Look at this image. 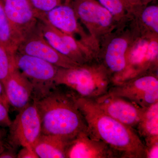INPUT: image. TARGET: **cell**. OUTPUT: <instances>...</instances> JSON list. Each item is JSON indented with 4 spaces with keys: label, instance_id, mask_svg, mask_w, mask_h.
<instances>
[{
    "label": "cell",
    "instance_id": "obj_24",
    "mask_svg": "<svg viewBox=\"0 0 158 158\" xmlns=\"http://www.w3.org/2000/svg\"><path fill=\"white\" fill-rule=\"evenodd\" d=\"M16 158H39L33 147L31 146L22 147V148L17 153Z\"/></svg>",
    "mask_w": 158,
    "mask_h": 158
},
{
    "label": "cell",
    "instance_id": "obj_5",
    "mask_svg": "<svg viewBox=\"0 0 158 158\" xmlns=\"http://www.w3.org/2000/svg\"><path fill=\"white\" fill-rule=\"evenodd\" d=\"M18 112L8 127V145L14 148L33 147L42 134L41 118L36 102L33 99V102Z\"/></svg>",
    "mask_w": 158,
    "mask_h": 158
},
{
    "label": "cell",
    "instance_id": "obj_26",
    "mask_svg": "<svg viewBox=\"0 0 158 158\" xmlns=\"http://www.w3.org/2000/svg\"><path fill=\"white\" fill-rule=\"evenodd\" d=\"M14 148L9 145L7 147L5 144V148L0 154V158H16L17 153Z\"/></svg>",
    "mask_w": 158,
    "mask_h": 158
},
{
    "label": "cell",
    "instance_id": "obj_1",
    "mask_svg": "<svg viewBox=\"0 0 158 158\" xmlns=\"http://www.w3.org/2000/svg\"><path fill=\"white\" fill-rule=\"evenodd\" d=\"M75 95L89 131L106 143L116 158H145V145L135 130L106 114L93 99Z\"/></svg>",
    "mask_w": 158,
    "mask_h": 158
},
{
    "label": "cell",
    "instance_id": "obj_25",
    "mask_svg": "<svg viewBox=\"0 0 158 158\" xmlns=\"http://www.w3.org/2000/svg\"><path fill=\"white\" fill-rule=\"evenodd\" d=\"M145 158H158V142L145 146Z\"/></svg>",
    "mask_w": 158,
    "mask_h": 158
},
{
    "label": "cell",
    "instance_id": "obj_18",
    "mask_svg": "<svg viewBox=\"0 0 158 158\" xmlns=\"http://www.w3.org/2000/svg\"><path fill=\"white\" fill-rule=\"evenodd\" d=\"M15 68L14 59L0 44V81L3 85L11 72Z\"/></svg>",
    "mask_w": 158,
    "mask_h": 158
},
{
    "label": "cell",
    "instance_id": "obj_28",
    "mask_svg": "<svg viewBox=\"0 0 158 158\" xmlns=\"http://www.w3.org/2000/svg\"><path fill=\"white\" fill-rule=\"evenodd\" d=\"M4 139H5V134L3 130L0 128V145H4L5 142H4Z\"/></svg>",
    "mask_w": 158,
    "mask_h": 158
},
{
    "label": "cell",
    "instance_id": "obj_7",
    "mask_svg": "<svg viewBox=\"0 0 158 158\" xmlns=\"http://www.w3.org/2000/svg\"><path fill=\"white\" fill-rule=\"evenodd\" d=\"M17 52L37 57L59 68H71L80 65L55 49L43 36L38 25L37 29L21 41Z\"/></svg>",
    "mask_w": 158,
    "mask_h": 158
},
{
    "label": "cell",
    "instance_id": "obj_2",
    "mask_svg": "<svg viewBox=\"0 0 158 158\" xmlns=\"http://www.w3.org/2000/svg\"><path fill=\"white\" fill-rule=\"evenodd\" d=\"M33 100L40 114L42 134L70 140L80 132L88 129L75 95L70 90L56 86L40 98Z\"/></svg>",
    "mask_w": 158,
    "mask_h": 158
},
{
    "label": "cell",
    "instance_id": "obj_3",
    "mask_svg": "<svg viewBox=\"0 0 158 158\" xmlns=\"http://www.w3.org/2000/svg\"><path fill=\"white\" fill-rule=\"evenodd\" d=\"M55 85L64 86L80 97L95 99L106 93L113 84L112 76L103 64L86 63L58 68Z\"/></svg>",
    "mask_w": 158,
    "mask_h": 158
},
{
    "label": "cell",
    "instance_id": "obj_15",
    "mask_svg": "<svg viewBox=\"0 0 158 158\" xmlns=\"http://www.w3.org/2000/svg\"><path fill=\"white\" fill-rule=\"evenodd\" d=\"M135 130L145 147L158 142V102L144 109Z\"/></svg>",
    "mask_w": 158,
    "mask_h": 158
},
{
    "label": "cell",
    "instance_id": "obj_10",
    "mask_svg": "<svg viewBox=\"0 0 158 158\" xmlns=\"http://www.w3.org/2000/svg\"><path fill=\"white\" fill-rule=\"evenodd\" d=\"M65 158H117L106 143L94 137L88 129L69 141Z\"/></svg>",
    "mask_w": 158,
    "mask_h": 158
},
{
    "label": "cell",
    "instance_id": "obj_19",
    "mask_svg": "<svg viewBox=\"0 0 158 158\" xmlns=\"http://www.w3.org/2000/svg\"><path fill=\"white\" fill-rule=\"evenodd\" d=\"M142 22L148 28L158 33V7L152 5L146 7L141 15Z\"/></svg>",
    "mask_w": 158,
    "mask_h": 158
},
{
    "label": "cell",
    "instance_id": "obj_13",
    "mask_svg": "<svg viewBox=\"0 0 158 158\" xmlns=\"http://www.w3.org/2000/svg\"><path fill=\"white\" fill-rule=\"evenodd\" d=\"M77 18L73 7L65 4L57 6L38 19L45 21L57 30L72 36L80 31Z\"/></svg>",
    "mask_w": 158,
    "mask_h": 158
},
{
    "label": "cell",
    "instance_id": "obj_9",
    "mask_svg": "<svg viewBox=\"0 0 158 158\" xmlns=\"http://www.w3.org/2000/svg\"><path fill=\"white\" fill-rule=\"evenodd\" d=\"M93 100L106 114L134 129L145 109L127 99L106 94Z\"/></svg>",
    "mask_w": 158,
    "mask_h": 158
},
{
    "label": "cell",
    "instance_id": "obj_20",
    "mask_svg": "<svg viewBox=\"0 0 158 158\" xmlns=\"http://www.w3.org/2000/svg\"><path fill=\"white\" fill-rule=\"evenodd\" d=\"M62 0H30L37 19L57 6L61 5ZM39 20V19H38Z\"/></svg>",
    "mask_w": 158,
    "mask_h": 158
},
{
    "label": "cell",
    "instance_id": "obj_30",
    "mask_svg": "<svg viewBox=\"0 0 158 158\" xmlns=\"http://www.w3.org/2000/svg\"><path fill=\"white\" fill-rule=\"evenodd\" d=\"M2 1L3 2H4V1H5V0H2Z\"/></svg>",
    "mask_w": 158,
    "mask_h": 158
},
{
    "label": "cell",
    "instance_id": "obj_23",
    "mask_svg": "<svg viewBox=\"0 0 158 158\" xmlns=\"http://www.w3.org/2000/svg\"><path fill=\"white\" fill-rule=\"evenodd\" d=\"M9 109L0 102V127H9L11 123L9 113Z\"/></svg>",
    "mask_w": 158,
    "mask_h": 158
},
{
    "label": "cell",
    "instance_id": "obj_4",
    "mask_svg": "<svg viewBox=\"0 0 158 158\" xmlns=\"http://www.w3.org/2000/svg\"><path fill=\"white\" fill-rule=\"evenodd\" d=\"M15 65L34 87L32 99L43 96L56 87L55 79L59 67L37 57L16 52Z\"/></svg>",
    "mask_w": 158,
    "mask_h": 158
},
{
    "label": "cell",
    "instance_id": "obj_6",
    "mask_svg": "<svg viewBox=\"0 0 158 158\" xmlns=\"http://www.w3.org/2000/svg\"><path fill=\"white\" fill-rule=\"evenodd\" d=\"M106 94L121 97L141 107H148L158 102L157 75L147 74L113 85Z\"/></svg>",
    "mask_w": 158,
    "mask_h": 158
},
{
    "label": "cell",
    "instance_id": "obj_27",
    "mask_svg": "<svg viewBox=\"0 0 158 158\" xmlns=\"http://www.w3.org/2000/svg\"><path fill=\"white\" fill-rule=\"evenodd\" d=\"M0 102L5 105V106L9 109V105L7 97H6L5 88L2 83L0 81Z\"/></svg>",
    "mask_w": 158,
    "mask_h": 158
},
{
    "label": "cell",
    "instance_id": "obj_29",
    "mask_svg": "<svg viewBox=\"0 0 158 158\" xmlns=\"http://www.w3.org/2000/svg\"><path fill=\"white\" fill-rule=\"evenodd\" d=\"M5 144H4V145H0V154H1V153L3 151V150L5 148Z\"/></svg>",
    "mask_w": 158,
    "mask_h": 158
},
{
    "label": "cell",
    "instance_id": "obj_16",
    "mask_svg": "<svg viewBox=\"0 0 158 158\" xmlns=\"http://www.w3.org/2000/svg\"><path fill=\"white\" fill-rule=\"evenodd\" d=\"M69 140L41 134L33 146L39 158H65V150Z\"/></svg>",
    "mask_w": 158,
    "mask_h": 158
},
{
    "label": "cell",
    "instance_id": "obj_8",
    "mask_svg": "<svg viewBox=\"0 0 158 158\" xmlns=\"http://www.w3.org/2000/svg\"><path fill=\"white\" fill-rule=\"evenodd\" d=\"M3 5L10 25L21 42L38 27L35 10L30 0H5Z\"/></svg>",
    "mask_w": 158,
    "mask_h": 158
},
{
    "label": "cell",
    "instance_id": "obj_21",
    "mask_svg": "<svg viewBox=\"0 0 158 158\" xmlns=\"http://www.w3.org/2000/svg\"><path fill=\"white\" fill-rule=\"evenodd\" d=\"M99 3L107 9L113 17H119L124 13L127 0H98Z\"/></svg>",
    "mask_w": 158,
    "mask_h": 158
},
{
    "label": "cell",
    "instance_id": "obj_17",
    "mask_svg": "<svg viewBox=\"0 0 158 158\" xmlns=\"http://www.w3.org/2000/svg\"><path fill=\"white\" fill-rule=\"evenodd\" d=\"M20 42L10 25L4 9L3 2L0 0V44L14 59Z\"/></svg>",
    "mask_w": 158,
    "mask_h": 158
},
{
    "label": "cell",
    "instance_id": "obj_14",
    "mask_svg": "<svg viewBox=\"0 0 158 158\" xmlns=\"http://www.w3.org/2000/svg\"><path fill=\"white\" fill-rule=\"evenodd\" d=\"M128 43L124 38H113L107 47L103 64L112 76L113 84L124 71L126 66L127 51Z\"/></svg>",
    "mask_w": 158,
    "mask_h": 158
},
{
    "label": "cell",
    "instance_id": "obj_22",
    "mask_svg": "<svg viewBox=\"0 0 158 158\" xmlns=\"http://www.w3.org/2000/svg\"><path fill=\"white\" fill-rule=\"evenodd\" d=\"M158 44L156 40L149 41L146 53V59L152 65L157 66Z\"/></svg>",
    "mask_w": 158,
    "mask_h": 158
},
{
    "label": "cell",
    "instance_id": "obj_11",
    "mask_svg": "<svg viewBox=\"0 0 158 158\" xmlns=\"http://www.w3.org/2000/svg\"><path fill=\"white\" fill-rule=\"evenodd\" d=\"M9 105L19 111L31 102L34 87L28 79L15 68L3 83Z\"/></svg>",
    "mask_w": 158,
    "mask_h": 158
},
{
    "label": "cell",
    "instance_id": "obj_12",
    "mask_svg": "<svg viewBox=\"0 0 158 158\" xmlns=\"http://www.w3.org/2000/svg\"><path fill=\"white\" fill-rule=\"evenodd\" d=\"M73 8L77 18L88 27L106 29L112 24V15L95 0H77Z\"/></svg>",
    "mask_w": 158,
    "mask_h": 158
}]
</instances>
